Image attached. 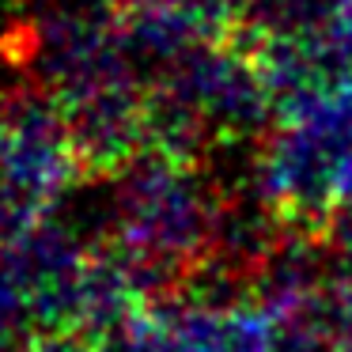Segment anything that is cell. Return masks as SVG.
<instances>
[{
  "mask_svg": "<svg viewBox=\"0 0 352 352\" xmlns=\"http://www.w3.org/2000/svg\"><path fill=\"white\" fill-rule=\"evenodd\" d=\"M239 19L261 38L352 50V0H239Z\"/></svg>",
  "mask_w": 352,
  "mask_h": 352,
  "instance_id": "6da1fadb",
  "label": "cell"
}]
</instances>
